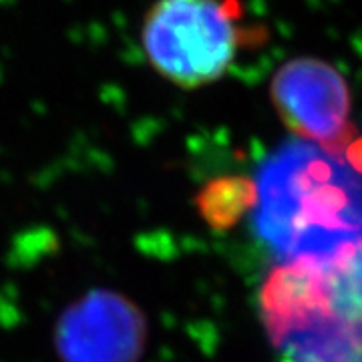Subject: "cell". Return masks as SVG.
Returning <instances> with one entry per match:
<instances>
[{
  "instance_id": "cell-6",
  "label": "cell",
  "mask_w": 362,
  "mask_h": 362,
  "mask_svg": "<svg viewBox=\"0 0 362 362\" xmlns=\"http://www.w3.org/2000/svg\"><path fill=\"white\" fill-rule=\"evenodd\" d=\"M197 209L214 230H230L256 204V183L246 177H220L197 194Z\"/></svg>"
},
{
  "instance_id": "cell-3",
  "label": "cell",
  "mask_w": 362,
  "mask_h": 362,
  "mask_svg": "<svg viewBox=\"0 0 362 362\" xmlns=\"http://www.w3.org/2000/svg\"><path fill=\"white\" fill-rule=\"evenodd\" d=\"M149 65L181 89L216 83L244 45L235 0H157L141 28Z\"/></svg>"
},
{
  "instance_id": "cell-5",
  "label": "cell",
  "mask_w": 362,
  "mask_h": 362,
  "mask_svg": "<svg viewBox=\"0 0 362 362\" xmlns=\"http://www.w3.org/2000/svg\"><path fill=\"white\" fill-rule=\"evenodd\" d=\"M145 342L143 312L113 290H93L71 302L54 326L61 362H139Z\"/></svg>"
},
{
  "instance_id": "cell-1",
  "label": "cell",
  "mask_w": 362,
  "mask_h": 362,
  "mask_svg": "<svg viewBox=\"0 0 362 362\" xmlns=\"http://www.w3.org/2000/svg\"><path fill=\"white\" fill-rule=\"evenodd\" d=\"M256 230L286 262L362 250V171L310 141L284 143L259 168Z\"/></svg>"
},
{
  "instance_id": "cell-4",
  "label": "cell",
  "mask_w": 362,
  "mask_h": 362,
  "mask_svg": "<svg viewBox=\"0 0 362 362\" xmlns=\"http://www.w3.org/2000/svg\"><path fill=\"white\" fill-rule=\"evenodd\" d=\"M270 97L282 123L302 141L346 157L361 139L350 119L349 83L328 61L316 57L286 61L272 78Z\"/></svg>"
},
{
  "instance_id": "cell-2",
  "label": "cell",
  "mask_w": 362,
  "mask_h": 362,
  "mask_svg": "<svg viewBox=\"0 0 362 362\" xmlns=\"http://www.w3.org/2000/svg\"><path fill=\"white\" fill-rule=\"evenodd\" d=\"M259 312L282 362H362V250L274 268Z\"/></svg>"
}]
</instances>
